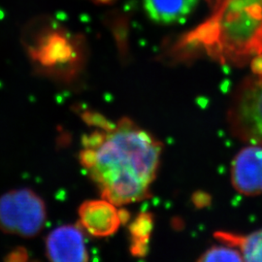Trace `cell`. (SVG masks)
Wrapping results in <instances>:
<instances>
[{
    "label": "cell",
    "instance_id": "obj_1",
    "mask_svg": "<svg viewBox=\"0 0 262 262\" xmlns=\"http://www.w3.org/2000/svg\"><path fill=\"white\" fill-rule=\"evenodd\" d=\"M94 122L101 129L83 139L79 160L101 197L118 207L150 198L162 143L128 118Z\"/></svg>",
    "mask_w": 262,
    "mask_h": 262
},
{
    "label": "cell",
    "instance_id": "obj_2",
    "mask_svg": "<svg viewBox=\"0 0 262 262\" xmlns=\"http://www.w3.org/2000/svg\"><path fill=\"white\" fill-rule=\"evenodd\" d=\"M212 12L180 48L202 50L216 61L243 66L262 54V0H209Z\"/></svg>",
    "mask_w": 262,
    "mask_h": 262
},
{
    "label": "cell",
    "instance_id": "obj_3",
    "mask_svg": "<svg viewBox=\"0 0 262 262\" xmlns=\"http://www.w3.org/2000/svg\"><path fill=\"white\" fill-rule=\"evenodd\" d=\"M44 199L28 187L11 189L0 195V231L30 239L36 237L47 222Z\"/></svg>",
    "mask_w": 262,
    "mask_h": 262
},
{
    "label": "cell",
    "instance_id": "obj_4",
    "mask_svg": "<svg viewBox=\"0 0 262 262\" xmlns=\"http://www.w3.org/2000/svg\"><path fill=\"white\" fill-rule=\"evenodd\" d=\"M227 122L234 137L262 146V77H249L237 86L227 111Z\"/></svg>",
    "mask_w": 262,
    "mask_h": 262
},
{
    "label": "cell",
    "instance_id": "obj_5",
    "mask_svg": "<svg viewBox=\"0 0 262 262\" xmlns=\"http://www.w3.org/2000/svg\"><path fill=\"white\" fill-rule=\"evenodd\" d=\"M118 206L108 200H86L79 209V223L89 234L103 238L115 234L122 224H125L130 215L126 210L118 209Z\"/></svg>",
    "mask_w": 262,
    "mask_h": 262
},
{
    "label": "cell",
    "instance_id": "obj_6",
    "mask_svg": "<svg viewBox=\"0 0 262 262\" xmlns=\"http://www.w3.org/2000/svg\"><path fill=\"white\" fill-rule=\"evenodd\" d=\"M45 253L52 262H85L90 259L82 229L64 225L52 230L45 240Z\"/></svg>",
    "mask_w": 262,
    "mask_h": 262
},
{
    "label": "cell",
    "instance_id": "obj_7",
    "mask_svg": "<svg viewBox=\"0 0 262 262\" xmlns=\"http://www.w3.org/2000/svg\"><path fill=\"white\" fill-rule=\"evenodd\" d=\"M231 183L244 195L255 196L262 193V146H247L232 160Z\"/></svg>",
    "mask_w": 262,
    "mask_h": 262
},
{
    "label": "cell",
    "instance_id": "obj_8",
    "mask_svg": "<svg viewBox=\"0 0 262 262\" xmlns=\"http://www.w3.org/2000/svg\"><path fill=\"white\" fill-rule=\"evenodd\" d=\"M199 0H143L149 19L159 25L181 24L191 15Z\"/></svg>",
    "mask_w": 262,
    "mask_h": 262
},
{
    "label": "cell",
    "instance_id": "obj_9",
    "mask_svg": "<svg viewBox=\"0 0 262 262\" xmlns=\"http://www.w3.org/2000/svg\"><path fill=\"white\" fill-rule=\"evenodd\" d=\"M215 237L220 242L239 250L243 261H262V229L249 235L217 231Z\"/></svg>",
    "mask_w": 262,
    "mask_h": 262
},
{
    "label": "cell",
    "instance_id": "obj_10",
    "mask_svg": "<svg viewBox=\"0 0 262 262\" xmlns=\"http://www.w3.org/2000/svg\"><path fill=\"white\" fill-rule=\"evenodd\" d=\"M154 227V216L150 213H141L129 225L130 252L134 256L142 257L148 253V246Z\"/></svg>",
    "mask_w": 262,
    "mask_h": 262
},
{
    "label": "cell",
    "instance_id": "obj_11",
    "mask_svg": "<svg viewBox=\"0 0 262 262\" xmlns=\"http://www.w3.org/2000/svg\"><path fill=\"white\" fill-rule=\"evenodd\" d=\"M198 261H243V257L239 250L225 244L224 246H214L208 249L200 255Z\"/></svg>",
    "mask_w": 262,
    "mask_h": 262
},
{
    "label": "cell",
    "instance_id": "obj_12",
    "mask_svg": "<svg viewBox=\"0 0 262 262\" xmlns=\"http://www.w3.org/2000/svg\"><path fill=\"white\" fill-rule=\"evenodd\" d=\"M251 68L253 75L262 77V54L253 57L251 60Z\"/></svg>",
    "mask_w": 262,
    "mask_h": 262
},
{
    "label": "cell",
    "instance_id": "obj_13",
    "mask_svg": "<svg viewBox=\"0 0 262 262\" xmlns=\"http://www.w3.org/2000/svg\"><path fill=\"white\" fill-rule=\"evenodd\" d=\"M95 2H99V3H108V2H111L112 0H93Z\"/></svg>",
    "mask_w": 262,
    "mask_h": 262
}]
</instances>
